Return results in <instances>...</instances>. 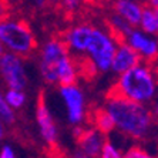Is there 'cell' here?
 Here are the masks:
<instances>
[{
    "mask_svg": "<svg viewBox=\"0 0 158 158\" xmlns=\"http://www.w3.org/2000/svg\"><path fill=\"white\" fill-rule=\"evenodd\" d=\"M150 110H151V114L154 117L155 123L158 124V94H157V97L152 100V103L150 104Z\"/></svg>",
    "mask_w": 158,
    "mask_h": 158,
    "instance_id": "cell-25",
    "label": "cell"
},
{
    "mask_svg": "<svg viewBox=\"0 0 158 158\" xmlns=\"http://www.w3.org/2000/svg\"><path fill=\"white\" fill-rule=\"evenodd\" d=\"M47 0H34V6L37 9H46L47 7Z\"/></svg>",
    "mask_w": 158,
    "mask_h": 158,
    "instance_id": "cell-27",
    "label": "cell"
},
{
    "mask_svg": "<svg viewBox=\"0 0 158 158\" xmlns=\"http://www.w3.org/2000/svg\"><path fill=\"white\" fill-rule=\"evenodd\" d=\"M9 13H10V6L7 0H0V22L7 20Z\"/></svg>",
    "mask_w": 158,
    "mask_h": 158,
    "instance_id": "cell-23",
    "label": "cell"
},
{
    "mask_svg": "<svg viewBox=\"0 0 158 158\" xmlns=\"http://www.w3.org/2000/svg\"><path fill=\"white\" fill-rule=\"evenodd\" d=\"M124 158H157V157L152 155L150 151L145 150L140 144H132L124 152Z\"/></svg>",
    "mask_w": 158,
    "mask_h": 158,
    "instance_id": "cell-19",
    "label": "cell"
},
{
    "mask_svg": "<svg viewBox=\"0 0 158 158\" xmlns=\"http://www.w3.org/2000/svg\"><path fill=\"white\" fill-rule=\"evenodd\" d=\"M91 125L96 127L98 131H101L103 134H111L115 130L114 121L111 118L110 113L104 108V106L94 108L91 113Z\"/></svg>",
    "mask_w": 158,
    "mask_h": 158,
    "instance_id": "cell-15",
    "label": "cell"
},
{
    "mask_svg": "<svg viewBox=\"0 0 158 158\" xmlns=\"http://www.w3.org/2000/svg\"><path fill=\"white\" fill-rule=\"evenodd\" d=\"M47 3L48 4H59L60 0H47Z\"/></svg>",
    "mask_w": 158,
    "mask_h": 158,
    "instance_id": "cell-31",
    "label": "cell"
},
{
    "mask_svg": "<svg viewBox=\"0 0 158 158\" xmlns=\"http://www.w3.org/2000/svg\"><path fill=\"white\" fill-rule=\"evenodd\" d=\"M71 158H90V157H88L87 154H84V152H83L81 150H78V148H77V150H76V151L73 152Z\"/></svg>",
    "mask_w": 158,
    "mask_h": 158,
    "instance_id": "cell-26",
    "label": "cell"
},
{
    "mask_svg": "<svg viewBox=\"0 0 158 158\" xmlns=\"http://www.w3.org/2000/svg\"><path fill=\"white\" fill-rule=\"evenodd\" d=\"M98 158H124V154L113 141L106 140Z\"/></svg>",
    "mask_w": 158,
    "mask_h": 158,
    "instance_id": "cell-20",
    "label": "cell"
},
{
    "mask_svg": "<svg viewBox=\"0 0 158 158\" xmlns=\"http://www.w3.org/2000/svg\"><path fill=\"white\" fill-rule=\"evenodd\" d=\"M0 120L6 123H13L15 121V113H13V108L7 104L4 96H2L0 93Z\"/></svg>",
    "mask_w": 158,
    "mask_h": 158,
    "instance_id": "cell-21",
    "label": "cell"
},
{
    "mask_svg": "<svg viewBox=\"0 0 158 158\" xmlns=\"http://www.w3.org/2000/svg\"><path fill=\"white\" fill-rule=\"evenodd\" d=\"M143 3L150 7H158V0H143Z\"/></svg>",
    "mask_w": 158,
    "mask_h": 158,
    "instance_id": "cell-28",
    "label": "cell"
},
{
    "mask_svg": "<svg viewBox=\"0 0 158 158\" xmlns=\"http://www.w3.org/2000/svg\"><path fill=\"white\" fill-rule=\"evenodd\" d=\"M110 91L137 103L150 106L158 94L157 64L140 61L132 69L117 76V80Z\"/></svg>",
    "mask_w": 158,
    "mask_h": 158,
    "instance_id": "cell-2",
    "label": "cell"
},
{
    "mask_svg": "<svg viewBox=\"0 0 158 158\" xmlns=\"http://www.w3.org/2000/svg\"><path fill=\"white\" fill-rule=\"evenodd\" d=\"M93 27L94 26L91 23H78V24L69 27L63 33L61 39L64 40L69 52L74 59H83L84 57L88 41L91 37Z\"/></svg>",
    "mask_w": 158,
    "mask_h": 158,
    "instance_id": "cell-10",
    "label": "cell"
},
{
    "mask_svg": "<svg viewBox=\"0 0 158 158\" xmlns=\"http://www.w3.org/2000/svg\"><path fill=\"white\" fill-rule=\"evenodd\" d=\"M0 73L9 88L23 90L27 85V76L20 56L15 53H4L0 57Z\"/></svg>",
    "mask_w": 158,
    "mask_h": 158,
    "instance_id": "cell-8",
    "label": "cell"
},
{
    "mask_svg": "<svg viewBox=\"0 0 158 158\" xmlns=\"http://www.w3.org/2000/svg\"><path fill=\"white\" fill-rule=\"evenodd\" d=\"M70 54L61 37H52L40 50L39 70L47 84H57V66L64 56Z\"/></svg>",
    "mask_w": 158,
    "mask_h": 158,
    "instance_id": "cell-5",
    "label": "cell"
},
{
    "mask_svg": "<svg viewBox=\"0 0 158 158\" xmlns=\"http://www.w3.org/2000/svg\"><path fill=\"white\" fill-rule=\"evenodd\" d=\"M4 98L11 108H20L26 103V94L23 93V90H16V88H9Z\"/></svg>",
    "mask_w": 158,
    "mask_h": 158,
    "instance_id": "cell-18",
    "label": "cell"
},
{
    "mask_svg": "<svg viewBox=\"0 0 158 158\" xmlns=\"http://www.w3.org/2000/svg\"><path fill=\"white\" fill-rule=\"evenodd\" d=\"M74 138L77 141V148L81 150L84 154H87L90 158H98L101 148L106 143V134L96 128V127H83L76 125L73 128Z\"/></svg>",
    "mask_w": 158,
    "mask_h": 158,
    "instance_id": "cell-9",
    "label": "cell"
},
{
    "mask_svg": "<svg viewBox=\"0 0 158 158\" xmlns=\"http://www.w3.org/2000/svg\"><path fill=\"white\" fill-rule=\"evenodd\" d=\"M118 43H120V39L115 37L106 26H94L85 54L83 57L84 63L83 66H80V70L88 71L91 76L110 73L111 61H113Z\"/></svg>",
    "mask_w": 158,
    "mask_h": 158,
    "instance_id": "cell-3",
    "label": "cell"
},
{
    "mask_svg": "<svg viewBox=\"0 0 158 158\" xmlns=\"http://www.w3.org/2000/svg\"><path fill=\"white\" fill-rule=\"evenodd\" d=\"M104 108L110 113L115 125V131L134 141L148 140L155 130L154 117L150 106L137 103L132 100L108 91L103 103Z\"/></svg>",
    "mask_w": 158,
    "mask_h": 158,
    "instance_id": "cell-1",
    "label": "cell"
},
{
    "mask_svg": "<svg viewBox=\"0 0 158 158\" xmlns=\"http://www.w3.org/2000/svg\"><path fill=\"white\" fill-rule=\"evenodd\" d=\"M84 4V0H60L59 6L61 7V10L67 15H74L78 10H81Z\"/></svg>",
    "mask_w": 158,
    "mask_h": 158,
    "instance_id": "cell-22",
    "label": "cell"
},
{
    "mask_svg": "<svg viewBox=\"0 0 158 158\" xmlns=\"http://www.w3.org/2000/svg\"><path fill=\"white\" fill-rule=\"evenodd\" d=\"M0 158H16V154L10 145H4L0 151Z\"/></svg>",
    "mask_w": 158,
    "mask_h": 158,
    "instance_id": "cell-24",
    "label": "cell"
},
{
    "mask_svg": "<svg viewBox=\"0 0 158 158\" xmlns=\"http://www.w3.org/2000/svg\"><path fill=\"white\" fill-rule=\"evenodd\" d=\"M36 120L39 125V131L43 138V141L48 147L54 148L59 143V130L56 125L54 120L52 117V113L48 110L47 104L43 98V94H40L36 106Z\"/></svg>",
    "mask_w": 158,
    "mask_h": 158,
    "instance_id": "cell-11",
    "label": "cell"
},
{
    "mask_svg": "<svg viewBox=\"0 0 158 158\" xmlns=\"http://www.w3.org/2000/svg\"><path fill=\"white\" fill-rule=\"evenodd\" d=\"M137 27H140L143 31H145L148 34L158 36V17H157V13H155L154 7H150V6L144 7L140 23H138Z\"/></svg>",
    "mask_w": 158,
    "mask_h": 158,
    "instance_id": "cell-17",
    "label": "cell"
},
{
    "mask_svg": "<svg viewBox=\"0 0 158 158\" xmlns=\"http://www.w3.org/2000/svg\"><path fill=\"white\" fill-rule=\"evenodd\" d=\"M140 61H143L140 57V54L125 43L124 40H120L117 48H115L114 57L111 61V73H114L115 76H120L124 71L132 69L134 66H137Z\"/></svg>",
    "mask_w": 158,
    "mask_h": 158,
    "instance_id": "cell-12",
    "label": "cell"
},
{
    "mask_svg": "<svg viewBox=\"0 0 158 158\" xmlns=\"http://www.w3.org/2000/svg\"><path fill=\"white\" fill-rule=\"evenodd\" d=\"M0 41L11 53L20 57H29L37 48L34 33L26 22L3 20L0 22Z\"/></svg>",
    "mask_w": 158,
    "mask_h": 158,
    "instance_id": "cell-4",
    "label": "cell"
},
{
    "mask_svg": "<svg viewBox=\"0 0 158 158\" xmlns=\"http://www.w3.org/2000/svg\"><path fill=\"white\" fill-rule=\"evenodd\" d=\"M4 54V46H3V43L0 41V57Z\"/></svg>",
    "mask_w": 158,
    "mask_h": 158,
    "instance_id": "cell-30",
    "label": "cell"
},
{
    "mask_svg": "<svg viewBox=\"0 0 158 158\" xmlns=\"http://www.w3.org/2000/svg\"><path fill=\"white\" fill-rule=\"evenodd\" d=\"M106 27L110 30L115 37H118L120 40H123V39L127 36V33L132 29V27L130 26L128 22H125L121 16L117 15V13H114V11H111L110 15L107 16Z\"/></svg>",
    "mask_w": 158,
    "mask_h": 158,
    "instance_id": "cell-16",
    "label": "cell"
},
{
    "mask_svg": "<svg viewBox=\"0 0 158 158\" xmlns=\"http://www.w3.org/2000/svg\"><path fill=\"white\" fill-rule=\"evenodd\" d=\"M60 97L66 107L67 121L71 125H83L88 120L87 115V100L83 88L76 84L60 85Z\"/></svg>",
    "mask_w": 158,
    "mask_h": 158,
    "instance_id": "cell-6",
    "label": "cell"
},
{
    "mask_svg": "<svg viewBox=\"0 0 158 158\" xmlns=\"http://www.w3.org/2000/svg\"><path fill=\"white\" fill-rule=\"evenodd\" d=\"M123 40L128 44V46H131V47L140 54L143 61L157 64V61H158V36H152V34L145 33L140 27H132Z\"/></svg>",
    "mask_w": 158,
    "mask_h": 158,
    "instance_id": "cell-7",
    "label": "cell"
},
{
    "mask_svg": "<svg viewBox=\"0 0 158 158\" xmlns=\"http://www.w3.org/2000/svg\"><path fill=\"white\" fill-rule=\"evenodd\" d=\"M4 135V128H3V124H2V120H0V140L3 138Z\"/></svg>",
    "mask_w": 158,
    "mask_h": 158,
    "instance_id": "cell-29",
    "label": "cell"
},
{
    "mask_svg": "<svg viewBox=\"0 0 158 158\" xmlns=\"http://www.w3.org/2000/svg\"><path fill=\"white\" fill-rule=\"evenodd\" d=\"M155 9V13H157V17H158V7H154Z\"/></svg>",
    "mask_w": 158,
    "mask_h": 158,
    "instance_id": "cell-32",
    "label": "cell"
},
{
    "mask_svg": "<svg viewBox=\"0 0 158 158\" xmlns=\"http://www.w3.org/2000/svg\"><path fill=\"white\" fill-rule=\"evenodd\" d=\"M157 67H158V61H157Z\"/></svg>",
    "mask_w": 158,
    "mask_h": 158,
    "instance_id": "cell-33",
    "label": "cell"
},
{
    "mask_svg": "<svg viewBox=\"0 0 158 158\" xmlns=\"http://www.w3.org/2000/svg\"><path fill=\"white\" fill-rule=\"evenodd\" d=\"M111 7L114 13L128 22L131 27H137L145 4L143 3V0H113Z\"/></svg>",
    "mask_w": 158,
    "mask_h": 158,
    "instance_id": "cell-13",
    "label": "cell"
},
{
    "mask_svg": "<svg viewBox=\"0 0 158 158\" xmlns=\"http://www.w3.org/2000/svg\"><path fill=\"white\" fill-rule=\"evenodd\" d=\"M80 77V64L71 54L64 56L57 66V84H76Z\"/></svg>",
    "mask_w": 158,
    "mask_h": 158,
    "instance_id": "cell-14",
    "label": "cell"
}]
</instances>
